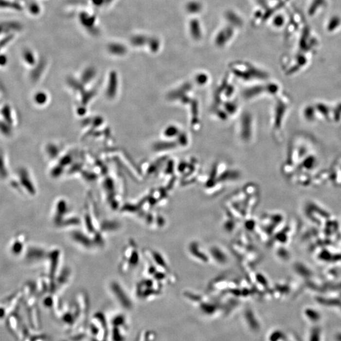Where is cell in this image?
Wrapping results in <instances>:
<instances>
[{"label": "cell", "instance_id": "obj_1", "mask_svg": "<svg viewBox=\"0 0 341 341\" xmlns=\"http://www.w3.org/2000/svg\"><path fill=\"white\" fill-rule=\"evenodd\" d=\"M234 83L230 74L222 80L215 90L210 112L215 119L223 122L238 115L240 108Z\"/></svg>", "mask_w": 341, "mask_h": 341}, {"label": "cell", "instance_id": "obj_2", "mask_svg": "<svg viewBox=\"0 0 341 341\" xmlns=\"http://www.w3.org/2000/svg\"><path fill=\"white\" fill-rule=\"evenodd\" d=\"M194 83L190 82L179 84L174 92V100L187 111L189 126L192 130L198 131L202 126L200 103L194 91Z\"/></svg>", "mask_w": 341, "mask_h": 341}, {"label": "cell", "instance_id": "obj_3", "mask_svg": "<svg viewBox=\"0 0 341 341\" xmlns=\"http://www.w3.org/2000/svg\"><path fill=\"white\" fill-rule=\"evenodd\" d=\"M237 134L243 144L251 143L255 134V124L253 116L246 111L241 114L237 124Z\"/></svg>", "mask_w": 341, "mask_h": 341}]
</instances>
